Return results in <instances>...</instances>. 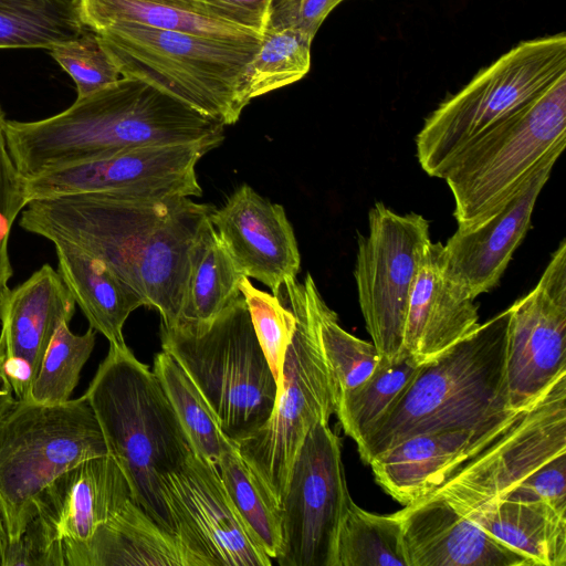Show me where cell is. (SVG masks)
<instances>
[{
	"mask_svg": "<svg viewBox=\"0 0 566 566\" xmlns=\"http://www.w3.org/2000/svg\"><path fill=\"white\" fill-rule=\"evenodd\" d=\"M50 54L73 78L77 98H83L122 77L96 33L91 30L84 31L74 40L55 45Z\"/></svg>",
	"mask_w": 566,
	"mask_h": 566,
	"instance_id": "obj_38",
	"label": "cell"
},
{
	"mask_svg": "<svg viewBox=\"0 0 566 566\" xmlns=\"http://www.w3.org/2000/svg\"><path fill=\"white\" fill-rule=\"evenodd\" d=\"M564 452L566 374L492 443L453 469L427 495L440 496L467 515L501 500L538 468Z\"/></svg>",
	"mask_w": 566,
	"mask_h": 566,
	"instance_id": "obj_11",
	"label": "cell"
},
{
	"mask_svg": "<svg viewBox=\"0 0 566 566\" xmlns=\"http://www.w3.org/2000/svg\"><path fill=\"white\" fill-rule=\"evenodd\" d=\"M280 296L296 323L273 411L253 434L234 442L265 494L281 507L294 459L310 430L328 423L338 396L319 339L323 297L310 273L284 282Z\"/></svg>",
	"mask_w": 566,
	"mask_h": 566,
	"instance_id": "obj_4",
	"label": "cell"
},
{
	"mask_svg": "<svg viewBox=\"0 0 566 566\" xmlns=\"http://www.w3.org/2000/svg\"><path fill=\"white\" fill-rule=\"evenodd\" d=\"M134 499L109 454L72 467L40 494L24 531L39 544L49 566H61L63 547L86 542L98 525Z\"/></svg>",
	"mask_w": 566,
	"mask_h": 566,
	"instance_id": "obj_17",
	"label": "cell"
},
{
	"mask_svg": "<svg viewBox=\"0 0 566 566\" xmlns=\"http://www.w3.org/2000/svg\"><path fill=\"white\" fill-rule=\"evenodd\" d=\"M82 24L98 32L115 24L186 32L232 42H260L262 35L217 20L192 0H74Z\"/></svg>",
	"mask_w": 566,
	"mask_h": 566,
	"instance_id": "obj_26",
	"label": "cell"
},
{
	"mask_svg": "<svg viewBox=\"0 0 566 566\" xmlns=\"http://www.w3.org/2000/svg\"><path fill=\"white\" fill-rule=\"evenodd\" d=\"M396 514L408 566H536L440 496L426 495Z\"/></svg>",
	"mask_w": 566,
	"mask_h": 566,
	"instance_id": "obj_20",
	"label": "cell"
},
{
	"mask_svg": "<svg viewBox=\"0 0 566 566\" xmlns=\"http://www.w3.org/2000/svg\"><path fill=\"white\" fill-rule=\"evenodd\" d=\"M509 319L507 308L423 363L357 444L363 461L418 434L482 428L520 413L510 407L505 380Z\"/></svg>",
	"mask_w": 566,
	"mask_h": 566,
	"instance_id": "obj_2",
	"label": "cell"
},
{
	"mask_svg": "<svg viewBox=\"0 0 566 566\" xmlns=\"http://www.w3.org/2000/svg\"><path fill=\"white\" fill-rule=\"evenodd\" d=\"M564 73V32L517 43L426 118L416 137L421 168L440 178L448 161L467 144L531 103Z\"/></svg>",
	"mask_w": 566,
	"mask_h": 566,
	"instance_id": "obj_9",
	"label": "cell"
},
{
	"mask_svg": "<svg viewBox=\"0 0 566 566\" xmlns=\"http://www.w3.org/2000/svg\"><path fill=\"white\" fill-rule=\"evenodd\" d=\"M85 31L74 0H0V49H46Z\"/></svg>",
	"mask_w": 566,
	"mask_h": 566,
	"instance_id": "obj_29",
	"label": "cell"
},
{
	"mask_svg": "<svg viewBox=\"0 0 566 566\" xmlns=\"http://www.w3.org/2000/svg\"><path fill=\"white\" fill-rule=\"evenodd\" d=\"M57 272L90 323L119 348L128 347L123 327L144 298L103 260L69 243L55 242Z\"/></svg>",
	"mask_w": 566,
	"mask_h": 566,
	"instance_id": "obj_25",
	"label": "cell"
},
{
	"mask_svg": "<svg viewBox=\"0 0 566 566\" xmlns=\"http://www.w3.org/2000/svg\"><path fill=\"white\" fill-rule=\"evenodd\" d=\"M107 454L85 395L59 405L14 399L0 415V520L9 543L24 532L38 497L53 480Z\"/></svg>",
	"mask_w": 566,
	"mask_h": 566,
	"instance_id": "obj_7",
	"label": "cell"
},
{
	"mask_svg": "<svg viewBox=\"0 0 566 566\" xmlns=\"http://www.w3.org/2000/svg\"><path fill=\"white\" fill-rule=\"evenodd\" d=\"M213 207L184 197L156 230L139 268L146 306L158 310L161 325L179 323L190 250Z\"/></svg>",
	"mask_w": 566,
	"mask_h": 566,
	"instance_id": "obj_23",
	"label": "cell"
},
{
	"mask_svg": "<svg viewBox=\"0 0 566 566\" xmlns=\"http://www.w3.org/2000/svg\"><path fill=\"white\" fill-rule=\"evenodd\" d=\"M566 144V73L481 133L444 166L458 227L488 218L555 146Z\"/></svg>",
	"mask_w": 566,
	"mask_h": 566,
	"instance_id": "obj_8",
	"label": "cell"
},
{
	"mask_svg": "<svg viewBox=\"0 0 566 566\" xmlns=\"http://www.w3.org/2000/svg\"><path fill=\"white\" fill-rule=\"evenodd\" d=\"M9 543L7 532L0 520V566H4L6 549Z\"/></svg>",
	"mask_w": 566,
	"mask_h": 566,
	"instance_id": "obj_44",
	"label": "cell"
},
{
	"mask_svg": "<svg viewBox=\"0 0 566 566\" xmlns=\"http://www.w3.org/2000/svg\"><path fill=\"white\" fill-rule=\"evenodd\" d=\"M243 276L208 218L190 250L179 323L213 318L241 295Z\"/></svg>",
	"mask_w": 566,
	"mask_h": 566,
	"instance_id": "obj_28",
	"label": "cell"
},
{
	"mask_svg": "<svg viewBox=\"0 0 566 566\" xmlns=\"http://www.w3.org/2000/svg\"><path fill=\"white\" fill-rule=\"evenodd\" d=\"M217 468L238 512L275 559L281 545V507L263 491L235 443L230 441Z\"/></svg>",
	"mask_w": 566,
	"mask_h": 566,
	"instance_id": "obj_34",
	"label": "cell"
},
{
	"mask_svg": "<svg viewBox=\"0 0 566 566\" xmlns=\"http://www.w3.org/2000/svg\"><path fill=\"white\" fill-rule=\"evenodd\" d=\"M75 305L59 272L50 264L10 290L1 319L0 345L15 399H29L48 346L59 326L70 323Z\"/></svg>",
	"mask_w": 566,
	"mask_h": 566,
	"instance_id": "obj_19",
	"label": "cell"
},
{
	"mask_svg": "<svg viewBox=\"0 0 566 566\" xmlns=\"http://www.w3.org/2000/svg\"><path fill=\"white\" fill-rule=\"evenodd\" d=\"M153 371L158 377L193 452L217 465L231 440L223 434L198 387L182 367L164 350L155 356Z\"/></svg>",
	"mask_w": 566,
	"mask_h": 566,
	"instance_id": "obj_32",
	"label": "cell"
},
{
	"mask_svg": "<svg viewBox=\"0 0 566 566\" xmlns=\"http://www.w3.org/2000/svg\"><path fill=\"white\" fill-rule=\"evenodd\" d=\"M186 566H271L272 558L230 499L217 465L192 453L163 483Z\"/></svg>",
	"mask_w": 566,
	"mask_h": 566,
	"instance_id": "obj_13",
	"label": "cell"
},
{
	"mask_svg": "<svg viewBox=\"0 0 566 566\" xmlns=\"http://www.w3.org/2000/svg\"><path fill=\"white\" fill-rule=\"evenodd\" d=\"M6 116L0 105V322L3 317L13 270L9 255V240L18 214L28 205L24 178L13 164L4 135Z\"/></svg>",
	"mask_w": 566,
	"mask_h": 566,
	"instance_id": "obj_39",
	"label": "cell"
},
{
	"mask_svg": "<svg viewBox=\"0 0 566 566\" xmlns=\"http://www.w3.org/2000/svg\"><path fill=\"white\" fill-rule=\"evenodd\" d=\"M122 77L137 78L227 125L238 122L260 42L243 43L138 24L96 32Z\"/></svg>",
	"mask_w": 566,
	"mask_h": 566,
	"instance_id": "obj_5",
	"label": "cell"
},
{
	"mask_svg": "<svg viewBox=\"0 0 566 566\" xmlns=\"http://www.w3.org/2000/svg\"><path fill=\"white\" fill-rule=\"evenodd\" d=\"M505 380L510 407L535 403L566 374V241L535 287L509 307Z\"/></svg>",
	"mask_w": 566,
	"mask_h": 566,
	"instance_id": "obj_14",
	"label": "cell"
},
{
	"mask_svg": "<svg viewBox=\"0 0 566 566\" xmlns=\"http://www.w3.org/2000/svg\"><path fill=\"white\" fill-rule=\"evenodd\" d=\"M523 411L482 428L427 432L406 439L369 463L376 482L402 505L420 500L453 469L492 443Z\"/></svg>",
	"mask_w": 566,
	"mask_h": 566,
	"instance_id": "obj_21",
	"label": "cell"
},
{
	"mask_svg": "<svg viewBox=\"0 0 566 566\" xmlns=\"http://www.w3.org/2000/svg\"><path fill=\"white\" fill-rule=\"evenodd\" d=\"M210 17L262 35L272 0H192Z\"/></svg>",
	"mask_w": 566,
	"mask_h": 566,
	"instance_id": "obj_42",
	"label": "cell"
},
{
	"mask_svg": "<svg viewBox=\"0 0 566 566\" xmlns=\"http://www.w3.org/2000/svg\"><path fill=\"white\" fill-rule=\"evenodd\" d=\"M208 150L196 145L143 146L24 178L28 202L90 192L163 199L200 197L196 165Z\"/></svg>",
	"mask_w": 566,
	"mask_h": 566,
	"instance_id": "obj_15",
	"label": "cell"
},
{
	"mask_svg": "<svg viewBox=\"0 0 566 566\" xmlns=\"http://www.w3.org/2000/svg\"><path fill=\"white\" fill-rule=\"evenodd\" d=\"M312 42L297 29L266 25L247 70L249 102L302 80L311 67Z\"/></svg>",
	"mask_w": 566,
	"mask_h": 566,
	"instance_id": "obj_33",
	"label": "cell"
},
{
	"mask_svg": "<svg viewBox=\"0 0 566 566\" xmlns=\"http://www.w3.org/2000/svg\"><path fill=\"white\" fill-rule=\"evenodd\" d=\"M421 365L407 355L395 361L380 358L360 385L340 395L336 415L344 432L356 444L395 403Z\"/></svg>",
	"mask_w": 566,
	"mask_h": 566,
	"instance_id": "obj_31",
	"label": "cell"
},
{
	"mask_svg": "<svg viewBox=\"0 0 566 566\" xmlns=\"http://www.w3.org/2000/svg\"><path fill=\"white\" fill-rule=\"evenodd\" d=\"M566 144L549 150L511 196L488 218L458 227L441 249L446 277L474 300L497 285L531 226L536 200Z\"/></svg>",
	"mask_w": 566,
	"mask_h": 566,
	"instance_id": "obj_16",
	"label": "cell"
},
{
	"mask_svg": "<svg viewBox=\"0 0 566 566\" xmlns=\"http://www.w3.org/2000/svg\"><path fill=\"white\" fill-rule=\"evenodd\" d=\"M239 290L279 388L285 354L295 329V315L280 294L256 289L248 276L241 279Z\"/></svg>",
	"mask_w": 566,
	"mask_h": 566,
	"instance_id": "obj_37",
	"label": "cell"
},
{
	"mask_svg": "<svg viewBox=\"0 0 566 566\" xmlns=\"http://www.w3.org/2000/svg\"><path fill=\"white\" fill-rule=\"evenodd\" d=\"M442 243L430 242L410 295L403 353L423 364L473 333L478 306L444 275Z\"/></svg>",
	"mask_w": 566,
	"mask_h": 566,
	"instance_id": "obj_22",
	"label": "cell"
},
{
	"mask_svg": "<svg viewBox=\"0 0 566 566\" xmlns=\"http://www.w3.org/2000/svg\"><path fill=\"white\" fill-rule=\"evenodd\" d=\"M95 336L96 331L92 327L76 335L67 322L62 323L48 346L28 400L41 405H59L70 400L82 368L93 352Z\"/></svg>",
	"mask_w": 566,
	"mask_h": 566,
	"instance_id": "obj_35",
	"label": "cell"
},
{
	"mask_svg": "<svg viewBox=\"0 0 566 566\" xmlns=\"http://www.w3.org/2000/svg\"><path fill=\"white\" fill-rule=\"evenodd\" d=\"M61 566H186L176 537L134 500L83 543L61 551Z\"/></svg>",
	"mask_w": 566,
	"mask_h": 566,
	"instance_id": "obj_24",
	"label": "cell"
},
{
	"mask_svg": "<svg viewBox=\"0 0 566 566\" xmlns=\"http://www.w3.org/2000/svg\"><path fill=\"white\" fill-rule=\"evenodd\" d=\"M84 395L134 500L174 535L163 483L195 452L158 377L128 347L109 344Z\"/></svg>",
	"mask_w": 566,
	"mask_h": 566,
	"instance_id": "obj_3",
	"label": "cell"
},
{
	"mask_svg": "<svg viewBox=\"0 0 566 566\" xmlns=\"http://www.w3.org/2000/svg\"><path fill=\"white\" fill-rule=\"evenodd\" d=\"M226 125L153 85L132 77L76 101L48 118L4 122L7 147L23 178L127 149L224 140Z\"/></svg>",
	"mask_w": 566,
	"mask_h": 566,
	"instance_id": "obj_1",
	"label": "cell"
},
{
	"mask_svg": "<svg viewBox=\"0 0 566 566\" xmlns=\"http://www.w3.org/2000/svg\"><path fill=\"white\" fill-rule=\"evenodd\" d=\"M210 222L244 275L276 294L284 282L296 277L301 256L293 228L281 205L243 184Z\"/></svg>",
	"mask_w": 566,
	"mask_h": 566,
	"instance_id": "obj_18",
	"label": "cell"
},
{
	"mask_svg": "<svg viewBox=\"0 0 566 566\" xmlns=\"http://www.w3.org/2000/svg\"><path fill=\"white\" fill-rule=\"evenodd\" d=\"M160 342L198 387L223 434L238 442L270 418L277 382L242 294L207 322L160 324Z\"/></svg>",
	"mask_w": 566,
	"mask_h": 566,
	"instance_id": "obj_6",
	"label": "cell"
},
{
	"mask_svg": "<svg viewBox=\"0 0 566 566\" xmlns=\"http://www.w3.org/2000/svg\"><path fill=\"white\" fill-rule=\"evenodd\" d=\"M352 497L339 437L316 423L305 437L281 502L280 566H335L336 539Z\"/></svg>",
	"mask_w": 566,
	"mask_h": 566,
	"instance_id": "obj_12",
	"label": "cell"
},
{
	"mask_svg": "<svg viewBox=\"0 0 566 566\" xmlns=\"http://www.w3.org/2000/svg\"><path fill=\"white\" fill-rule=\"evenodd\" d=\"M465 516L536 566H566V512L546 502L503 499Z\"/></svg>",
	"mask_w": 566,
	"mask_h": 566,
	"instance_id": "obj_27",
	"label": "cell"
},
{
	"mask_svg": "<svg viewBox=\"0 0 566 566\" xmlns=\"http://www.w3.org/2000/svg\"><path fill=\"white\" fill-rule=\"evenodd\" d=\"M502 499L543 501L566 512V452L543 464Z\"/></svg>",
	"mask_w": 566,
	"mask_h": 566,
	"instance_id": "obj_40",
	"label": "cell"
},
{
	"mask_svg": "<svg viewBox=\"0 0 566 566\" xmlns=\"http://www.w3.org/2000/svg\"><path fill=\"white\" fill-rule=\"evenodd\" d=\"M344 0H272L266 25L289 27L314 39L327 15Z\"/></svg>",
	"mask_w": 566,
	"mask_h": 566,
	"instance_id": "obj_41",
	"label": "cell"
},
{
	"mask_svg": "<svg viewBox=\"0 0 566 566\" xmlns=\"http://www.w3.org/2000/svg\"><path fill=\"white\" fill-rule=\"evenodd\" d=\"M319 339L338 399L360 385L380 359L373 343L352 335L339 325L337 314L325 301L319 310Z\"/></svg>",
	"mask_w": 566,
	"mask_h": 566,
	"instance_id": "obj_36",
	"label": "cell"
},
{
	"mask_svg": "<svg viewBox=\"0 0 566 566\" xmlns=\"http://www.w3.org/2000/svg\"><path fill=\"white\" fill-rule=\"evenodd\" d=\"M15 397L4 370V352L0 345V415L14 401Z\"/></svg>",
	"mask_w": 566,
	"mask_h": 566,
	"instance_id": "obj_43",
	"label": "cell"
},
{
	"mask_svg": "<svg viewBox=\"0 0 566 566\" xmlns=\"http://www.w3.org/2000/svg\"><path fill=\"white\" fill-rule=\"evenodd\" d=\"M335 566H408L398 515L370 513L352 500L339 525Z\"/></svg>",
	"mask_w": 566,
	"mask_h": 566,
	"instance_id": "obj_30",
	"label": "cell"
},
{
	"mask_svg": "<svg viewBox=\"0 0 566 566\" xmlns=\"http://www.w3.org/2000/svg\"><path fill=\"white\" fill-rule=\"evenodd\" d=\"M431 242L429 222L415 212L398 214L376 202L368 233L358 235L354 275L358 302L380 358L405 357L403 338L410 295Z\"/></svg>",
	"mask_w": 566,
	"mask_h": 566,
	"instance_id": "obj_10",
	"label": "cell"
}]
</instances>
